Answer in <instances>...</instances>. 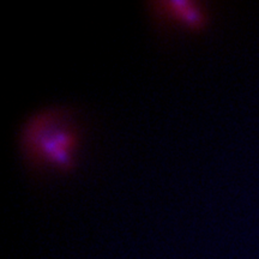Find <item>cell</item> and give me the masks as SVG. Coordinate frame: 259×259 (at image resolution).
Masks as SVG:
<instances>
[{"instance_id": "1", "label": "cell", "mask_w": 259, "mask_h": 259, "mask_svg": "<svg viewBox=\"0 0 259 259\" xmlns=\"http://www.w3.org/2000/svg\"><path fill=\"white\" fill-rule=\"evenodd\" d=\"M84 135L76 107L52 102L31 109L22 119L16 131V147L31 176H67L78 166Z\"/></svg>"}, {"instance_id": "2", "label": "cell", "mask_w": 259, "mask_h": 259, "mask_svg": "<svg viewBox=\"0 0 259 259\" xmlns=\"http://www.w3.org/2000/svg\"><path fill=\"white\" fill-rule=\"evenodd\" d=\"M145 14L162 30L200 34L209 28L211 10L200 0H148Z\"/></svg>"}]
</instances>
